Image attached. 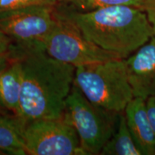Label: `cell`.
<instances>
[{
	"label": "cell",
	"mask_w": 155,
	"mask_h": 155,
	"mask_svg": "<svg viewBox=\"0 0 155 155\" xmlns=\"http://www.w3.org/2000/svg\"><path fill=\"white\" fill-rule=\"evenodd\" d=\"M141 9L146 13L155 35V0H146Z\"/></svg>",
	"instance_id": "obj_15"
},
{
	"label": "cell",
	"mask_w": 155,
	"mask_h": 155,
	"mask_svg": "<svg viewBox=\"0 0 155 155\" xmlns=\"http://www.w3.org/2000/svg\"><path fill=\"white\" fill-rule=\"evenodd\" d=\"M22 137L27 154H85L78 135L67 117L41 119L23 125Z\"/></svg>",
	"instance_id": "obj_5"
},
{
	"label": "cell",
	"mask_w": 155,
	"mask_h": 155,
	"mask_svg": "<svg viewBox=\"0 0 155 155\" xmlns=\"http://www.w3.org/2000/svg\"><path fill=\"white\" fill-rule=\"evenodd\" d=\"M124 114L134 141L141 154H155V133L147 114L146 100L134 98L127 105Z\"/></svg>",
	"instance_id": "obj_9"
},
{
	"label": "cell",
	"mask_w": 155,
	"mask_h": 155,
	"mask_svg": "<svg viewBox=\"0 0 155 155\" xmlns=\"http://www.w3.org/2000/svg\"><path fill=\"white\" fill-rule=\"evenodd\" d=\"M124 60L134 97L147 100L155 96V35Z\"/></svg>",
	"instance_id": "obj_8"
},
{
	"label": "cell",
	"mask_w": 155,
	"mask_h": 155,
	"mask_svg": "<svg viewBox=\"0 0 155 155\" xmlns=\"http://www.w3.org/2000/svg\"><path fill=\"white\" fill-rule=\"evenodd\" d=\"M9 55L20 68V100L17 117L22 125L63 116L74 83L75 67L52 58L43 46L28 48L12 45Z\"/></svg>",
	"instance_id": "obj_1"
},
{
	"label": "cell",
	"mask_w": 155,
	"mask_h": 155,
	"mask_svg": "<svg viewBox=\"0 0 155 155\" xmlns=\"http://www.w3.org/2000/svg\"><path fill=\"white\" fill-rule=\"evenodd\" d=\"M102 155H142L128 127L124 112L119 114L113 135L103 147Z\"/></svg>",
	"instance_id": "obj_12"
},
{
	"label": "cell",
	"mask_w": 155,
	"mask_h": 155,
	"mask_svg": "<svg viewBox=\"0 0 155 155\" xmlns=\"http://www.w3.org/2000/svg\"><path fill=\"white\" fill-rule=\"evenodd\" d=\"M147 111L151 125L155 133V96L149 97L146 100Z\"/></svg>",
	"instance_id": "obj_16"
},
{
	"label": "cell",
	"mask_w": 155,
	"mask_h": 155,
	"mask_svg": "<svg viewBox=\"0 0 155 155\" xmlns=\"http://www.w3.org/2000/svg\"><path fill=\"white\" fill-rule=\"evenodd\" d=\"M22 124L16 116L0 114V151L8 154H27Z\"/></svg>",
	"instance_id": "obj_11"
},
{
	"label": "cell",
	"mask_w": 155,
	"mask_h": 155,
	"mask_svg": "<svg viewBox=\"0 0 155 155\" xmlns=\"http://www.w3.org/2000/svg\"><path fill=\"white\" fill-rule=\"evenodd\" d=\"M0 114H2V113H0Z\"/></svg>",
	"instance_id": "obj_19"
},
{
	"label": "cell",
	"mask_w": 155,
	"mask_h": 155,
	"mask_svg": "<svg viewBox=\"0 0 155 155\" xmlns=\"http://www.w3.org/2000/svg\"><path fill=\"white\" fill-rule=\"evenodd\" d=\"M146 0H59L56 7L68 11L86 12L114 6L141 8Z\"/></svg>",
	"instance_id": "obj_13"
},
{
	"label": "cell",
	"mask_w": 155,
	"mask_h": 155,
	"mask_svg": "<svg viewBox=\"0 0 155 155\" xmlns=\"http://www.w3.org/2000/svg\"><path fill=\"white\" fill-rule=\"evenodd\" d=\"M20 68L18 61L12 63L0 73V112H9L17 118L19 114L20 100Z\"/></svg>",
	"instance_id": "obj_10"
},
{
	"label": "cell",
	"mask_w": 155,
	"mask_h": 155,
	"mask_svg": "<svg viewBox=\"0 0 155 155\" xmlns=\"http://www.w3.org/2000/svg\"><path fill=\"white\" fill-rule=\"evenodd\" d=\"M57 23L44 40L45 51L52 58L75 68L113 59H123L86 40L78 30L56 12Z\"/></svg>",
	"instance_id": "obj_6"
},
{
	"label": "cell",
	"mask_w": 155,
	"mask_h": 155,
	"mask_svg": "<svg viewBox=\"0 0 155 155\" xmlns=\"http://www.w3.org/2000/svg\"><path fill=\"white\" fill-rule=\"evenodd\" d=\"M59 0H0V14L32 5H56Z\"/></svg>",
	"instance_id": "obj_14"
},
{
	"label": "cell",
	"mask_w": 155,
	"mask_h": 155,
	"mask_svg": "<svg viewBox=\"0 0 155 155\" xmlns=\"http://www.w3.org/2000/svg\"><path fill=\"white\" fill-rule=\"evenodd\" d=\"M63 114L75 128L85 154H100L113 135L119 116L92 104L75 83Z\"/></svg>",
	"instance_id": "obj_4"
},
{
	"label": "cell",
	"mask_w": 155,
	"mask_h": 155,
	"mask_svg": "<svg viewBox=\"0 0 155 155\" xmlns=\"http://www.w3.org/2000/svg\"><path fill=\"white\" fill-rule=\"evenodd\" d=\"M74 83L92 104L111 113L124 112L134 98L124 59L76 67Z\"/></svg>",
	"instance_id": "obj_3"
},
{
	"label": "cell",
	"mask_w": 155,
	"mask_h": 155,
	"mask_svg": "<svg viewBox=\"0 0 155 155\" xmlns=\"http://www.w3.org/2000/svg\"><path fill=\"white\" fill-rule=\"evenodd\" d=\"M56 5H32L0 14V30L17 48L43 46L57 23Z\"/></svg>",
	"instance_id": "obj_7"
},
{
	"label": "cell",
	"mask_w": 155,
	"mask_h": 155,
	"mask_svg": "<svg viewBox=\"0 0 155 155\" xmlns=\"http://www.w3.org/2000/svg\"><path fill=\"white\" fill-rule=\"evenodd\" d=\"M12 47V40L0 30V55L9 54Z\"/></svg>",
	"instance_id": "obj_17"
},
{
	"label": "cell",
	"mask_w": 155,
	"mask_h": 155,
	"mask_svg": "<svg viewBox=\"0 0 155 155\" xmlns=\"http://www.w3.org/2000/svg\"><path fill=\"white\" fill-rule=\"evenodd\" d=\"M12 63V59L9 54L0 55V73L2 72Z\"/></svg>",
	"instance_id": "obj_18"
},
{
	"label": "cell",
	"mask_w": 155,
	"mask_h": 155,
	"mask_svg": "<svg viewBox=\"0 0 155 155\" xmlns=\"http://www.w3.org/2000/svg\"><path fill=\"white\" fill-rule=\"evenodd\" d=\"M55 10L86 40L123 59L135 53L154 35L146 13L138 7L114 6L78 12L55 6Z\"/></svg>",
	"instance_id": "obj_2"
}]
</instances>
